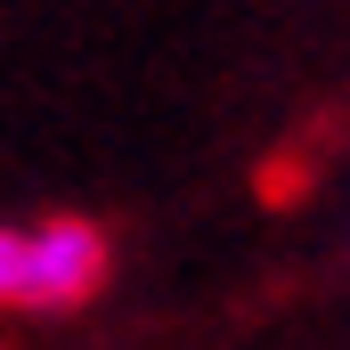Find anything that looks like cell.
I'll return each instance as SVG.
<instances>
[{"label": "cell", "mask_w": 350, "mask_h": 350, "mask_svg": "<svg viewBox=\"0 0 350 350\" xmlns=\"http://www.w3.org/2000/svg\"><path fill=\"white\" fill-rule=\"evenodd\" d=\"M106 228L90 220H41V228H16V310H82L106 285Z\"/></svg>", "instance_id": "cell-1"}]
</instances>
